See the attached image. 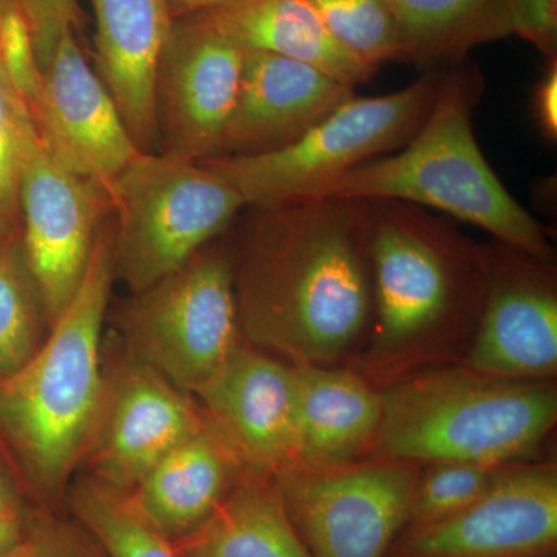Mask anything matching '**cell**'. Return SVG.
<instances>
[{
  "instance_id": "cell-1",
  "label": "cell",
  "mask_w": 557,
  "mask_h": 557,
  "mask_svg": "<svg viewBox=\"0 0 557 557\" xmlns=\"http://www.w3.org/2000/svg\"><path fill=\"white\" fill-rule=\"evenodd\" d=\"M233 240L242 338L293 366L333 368L373 324L369 200L247 207Z\"/></svg>"
},
{
  "instance_id": "cell-2",
  "label": "cell",
  "mask_w": 557,
  "mask_h": 557,
  "mask_svg": "<svg viewBox=\"0 0 557 557\" xmlns=\"http://www.w3.org/2000/svg\"><path fill=\"white\" fill-rule=\"evenodd\" d=\"M369 207L375 311L359 375L387 386L418 372L440 346L471 341L490 260L453 219L398 200Z\"/></svg>"
},
{
  "instance_id": "cell-3",
  "label": "cell",
  "mask_w": 557,
  "mask_h": 557,
  "mask_svg": "<svg viewBox=\"0 0 557 557\" xmlns=\"http://www.w3.org/2000/svg\"><path fill=\"white\" fill-rule=\"evenodd\" d=\"M115 277L112 214L102 222L75 296L38 350L0 379V432L38 507L62 512L89 446L102 392V324Z\"/></svg>"
},
{
  "instance_id": "cell-4",
  "label": "cell",
  "mask_w": 557,
  "mask_h": 557,
  "mask_svg": "<svg viewBox=\"0 0 557 557\" xmlns=\"http://www.w3.org/2000/svg\"><path fill=\"white\" fill-rule=\"evenodd\" d=\"M485 89V76L469 58L446 65L434 106L408 145L347 172L313 199L405 201L553 262L549 230L509 193L475 138L472 121Z\"/></svg>"
},
{
  "instance_id": "cell-5",
  "label": "cell",
  "mask_w": 557,
  "mask_h": 557,
  "mask_svg": "<svg viewBox=\"0 0 557 557\" xmlns=\"http://www.w3.org/2000/svg\"><path fill=\"white\" fill-rule=\"evenodd\" d=\"M379 391L370 456L384 460L507 467L534 453L557 420L548 381L494 379L465 366L418 370Z\"/></svg>"
},
{
  "instance_id": "cell-6",
  "label": "cell",
  "mask_w": 557,
  "mask_h": 557,
  "mask_svg": "<svg viewBox=\"0 0 557 557\" xmlns=\"http://www.w3.org/2000/svg\"><path fill=\"white\" fill-rule=\"evenodd\" d=\"M442 70H424L392 94L354 95L287 148L200 164L230 182L245 207L313 199L347 172L408 145L434 106Z\"/></svg>"
},
{
  "instance_id": "cell-7",
  "label": "cell",
  "mask_w": 557,
  "mask_h": 557,
  "mask_svg": "<svg viewBox=\"0 0 557 557\" xmlns=\"http://www.w3.org/2000/svg\"><path fill=\"white\" fill-rule=\"evenodd\" d=\"M109 197L115 274L134 295L182 269L247 208L214 171L161 152L139 153Z\"/></svg>"
},
{
  "instance_id": "cell-8",
  "label": "cell",
  "mask_w": 557,
  "mask_h": 557,
  "mask_svg": "<svg viewBox=\"0 0 557 557\" xmlns=\"http://www.w3.org/2000/svg\"><path fill=\"white\" fill-rule=\"evenodd\" d=\"M127 354L196 395L244 344L234 296L233 242H212L121 317Z\"/></svg>"
},
{
  "instance_id": "cell-9",
  "label": "cell",
  "mask_w": 557,
  "mask_h": 557,
  "mask_svg": "<svg viewBox=\"0 0 557 557\" xmlns=\"http://www.w3.org/2000/svg\"><path fill=\"white\" fill-rule=\"evenodd\" d=\"M420 465L369 458L276 475L285 508L313 557H386L408 522Z\"/></svg>"
},
{
  "instance_id": "cell-10",
  "label": "cell",
  "mask_w": 557,
  "mask_h": 557,
  "mask_svg": "<svg viewBox=\"0 0 557 557\" xmlns=\"http://www.w3.org/2000/svg\"><path fill=\"white\" fill-rule=\"evenodd\" d=\"M244 54L203 13L172 22L157 72L161 153L193 163L219 156L239 94Z\"/></svg>"
},
{
  "instance_id": "cell-11",
  "label": "cell",
  "mask_w": 557,
  "mask_h": 557,
  "mask_svg": "<svg viewBox=\"0 0 557 557\" xmlns=\"http://www.w3.org/2000/svg\"><path fill=\"white\" fill-rule=\"evenodd\" d=\"M555 465H507L467 508L403 528L386 557H556Z\"/></svg>"
},
{
  "instance_id": "cell-12",
  "label": "cell",
  "mask_w": 557,
  "mask_h": 557,
  "mask_svg": "<svg viewBox=\"0 0 557 557\" xmlns=\"http://www.w3.org/2000/svg\"><path fill=\"white\" fill-rule=\"evenodd\" d=\"M20 214L22 255L50 329L86 274L112 203L104 190L65 166L39 138L22 174Z\"/></svg>"
},
{
  "instance_id": "cell-13",
  "label": "cell",
  "mask_w": 557,
  "mask_h": 557,
  "mask_svg": "<svg viewBox=\"0 0 557 557\" xmlns=\"http://www.w3.org/2000/svg\"><path fill=\"white\" fill-rule=\"evenodd\" d=\"M127 354L104 370V392L83 463L87 478L129 494L178 443L199 431L207 412L193 398Z\"/></svg>"
},
{
  "instance_id": "cell-14",
  "label": "cell",
  "mask_w": 557,
  "mask_h": 557,
  "mask_svg": "<svg viewBox=\"0 0 557 557\" xmlns=\"http://www.w3.org/2000/svg\"><path fill=\"white\" fill-rule=\"evenodd\" d=\"M487 288L465 368L519 381H548L557 370V287L552 262L493 242Z\"/></svg>"
},
{
  "instance_id": "cell-15",
  "label": "cell",
  "mask_w": 557,
  "mask_h": 557,
  "mask_svg": "<svg viewBox=\"0 0 557 557\" xmlns=\"http://www.w3.org/2000/svg\"><path fill=\"white\" fill-rule=\"evenodd\" d=\"M30 113L44 146L108 196L121 172L143 152L84 57L75 30L62 33L51 51Z\"/></svg>"
},
{
  "instance_id": "cell-16",
  "label": "cell",
  "mask_w": 557,
  "mask_h": 557,
  "mask_svg": "<svg viewBox=\"0 0 557 557\" xmlns=\"http://www.w3.org/2000/svg\"><path fill=\"white\" fill-rule=\"evenodd\" d=\"M194 397L249 471L281 474L295 465V368L240 344Z\"/></svg>"
},
{
  "instance_id": "cell-17",
  "label": "cell",
  "mask_w": 557,
  "mask_h": 557,
  "mask_svg": "<svg viewBox=\"0 0 557 557\" xmlns=\"http://www.w3.org/2000/svg\"><path fill=\"white\" fill-rule=\"evenodd\" d=\"M354 95L355 89L309 64L245 50L239 94L218 157L287 148Z\"/></svg>"
},
{
  "instance_id": "cell-18",
  "label": "cell",
  "mask_w": 557,
  "mask_h": 557,
  "mask_svg": "<svg viewBox=\"0 0 557 557\" xmlns=\"http://www.w3.org/2000/svg\"><path fill=\"white\" fill-rule=\"evenodd\" d=\"M98 76L143 152L159 148L156 86L170 36V0H91Z\"/></svg>"
},
{
  "instance_id": "cell-19",
  "label": "cell",
  "mask_w": 557,
  "mask_h": 557,
  "mask_svg": "<svg viewBox=\"0 0 557 557\" xmlns=\"http://www.w3.org/2000/svg\"><path fill=\"white\" fill-rule=\"evenodd\" d=\"M248 471L230 440L207 416L129 494L135 511L171 542L188 536L225 500Z\"/></svg>"
},
{
  "instance_id": "cell-20",
  "label": "cell",
  "mask_w": 557,
  "mask_h": 557,
  "mask_svg": "<svg viewBox=\"0 0 557 557\" xmlns=\"http://www.w3.org/2000/svg\"><path fill=\"white\" fill-rule=\"evenodd\" d=\"M293 368L298 398L292 468L346 467L370 454L380 426L379 388L354 370L311 364Z\"/></svg>"
},
{
  "instance_id": "cell-21",
  "label": "cell",
  "mask_w": 557,
  "mask_h": 557,
  "mask_svg": "<svg viewBox=\"0 0 557 557\" xmlns=\"http://www.w3.org/2000/svg\"><path fill=\"white\" fill-rule=\"evenodd\" d=\"M200 13L242 49L304 62L351 89L379 73L332 35L309 0H231Z\"/></svg>"
},
{
  "instance_id": "cell-22",
  "label": "cell",
  "mask_w": 557,
  "mask_h": 557,
  "mask_svg": "<svg viewBox=\"0 0 557 557\" xmlns=\"http://www.w3.org/2000/svg\"><path fill=\"white\" fill-rule=\"evenodd\" d=\"M172 544L182 557H313L276 478L249 469L207 522Z\"/></svg>"
},
{
  "instance_id": "cell-23",
  "label": "cell",
  "mask_w": 557,
  "mask_h": 557,
  "mask_svg": "<svg viewBox=\"0 0 557 557\" xmlns=\"http://www.w3.org/2000/svg\"><path fill=\"white\" fill-rule=\"evenodd\" d=\"M408 62L424 70L467 60L472 50L512 36L509 0H387Z\"/></svg>"
},
{
  "instance_id": "cell-24",
  "label": "cell",
  "mask_w": 557,
  "mask_h": 557,
  "mask_svg": "<svg viewBox=\"0 0 557 557\" xmlns=\"http://www.w3.org/2000/svg\"><path fill=\"white\" fill-rule=\"evenodd\" d=\"M70 515L98 539L109 557H182L174 544L135 511L126 494L87 475L69 487Z\"/></svg>"
},
{
  "instance_id": "cell-25",
  "label": "cell",
  "mask_w": 557,
  "mask_h": 557,
  "mask_svg": "<svg viewBox=\"0 0 557 557\" xmlns=\"http://www.w3.org/2000/svg\"><path fill=\"white\" fill-rule=\"evenodd\" d=\"M42 322L47 324L46 313L27 263L0 242V379L16 372L38 350Z\"/></svg>"
},
{
  "instance_id": "cell-26",
  "label": "cell",
  "mask_w": 557,
  "mask_h": 557,
  "mask_svg": "<svg viewBox=\"0 0 557 557\" xmlns=\"http://www.w3.org/2000/svg\"><path fill=\"white\" fill-rule=\"evenodd\" d=\"M332 35L350 53L379 69L408 62V50L387 0H309Z\"/></svg>"
},
{
  "instance_id": "cell-27",
  "label": "cell",
  "mask_w": 557,
  "mask_h": 557,
  "mask_svg": "<svg viewBox=\"0 0 557 557\" xmlns=\"http://www.w3.org/2000/svg\"><path fill=\"white\" fill-rule=\"evenodd\" d=\"M38 143L30 110L0 65V242L9 240L20 222L22 174Z\"/></svg>"
},
{
  "instance_id": "cell-28",
  "label": "cell",
  "mask_w": 557,
  "mask_h": 557,
  "mask_svg": "<svg viewBox=\"0 0 557 557\" xmlns=\"http://www.w3.org/2000/svg\"><path fill=\"white\" fill-rule=\"evenodd\" d=\"M500 468L454 461L426 465L418 474L405 528L438 522L467 508L485 493Z\"/></svg>"
},
{
  "instance_id": "cell-29",
  "label": "cell",
  "mask_w": 557,
  "mask_h": 557,
  "mask_svg": "<svg viewBox=\"0 0 557 557\" xmlns=\"http://www.w3.org/2000/svg\"><path fill=\"white\" fill-rule=\"evenodd\" d=\"M2 557H109L98 539L75 518L36 507L20 544Z\"/></svg>"
},
{
  "instance_id": "cell-30",
  "label": "cell",
  "mask_w": 557,
  "mask_h": 557,
  "mask_svg": "<svg viewBox=\"0 0 557 557\" xmlns=\"http://www.w3.org/2000/svg\"><path fill=\"white\" fill-rule=\"evenodd\" d=\"M0 65L30 110L42 86V69L22 9L11 10L0 20Z\"/></svg>"
},
{
  "instance_id": "cell-31",
  "label": "cell",
  "mask_w": 557,
  "mask_h": 557,
  "mask_svg": "<svg viewBox=\"0 0 557 557\" xmlns=\"http://www.w3.org/2000/svg\"><path fill=\"white\" fill-rule=\"evenodd\" d=\"M22 10L30 25L40 69L49 61L62 33L79 30L83 25L78 0H22Z\"/></svg>"
},
{
  "instance_id": "cell-32",
  "label": "cell",
  "mask_w": 557,
  "mask_h": 557,
  "mask_svg": "<svg viewBox=\"0 0 557 557\" xmlns=\"http://www.w3.org/2000/svg\"><path fill=\"white\" fill-rule=\"evenodd\" d=\"M512 36H519L547 60L557 54V0H509Z\"/></svg>"
},
{
  "instance_id": "cell-33",
  "label": "cell",
  "mask_w": 557,
  "mask_h": 557,
  "mask_svg": "<svg viewBox=\"0 0 557 557\" xmlns=\"http://www.w3.org/2000/svg\"><path fill=\"white\" fill-rule=\"evenodd\" d=\"M534 121L539 131L548 141L557 138V57L548 60L547 70L533 91Z\"/></svg>"
},
{
  "instance_id": "cell-34",
  "label": "cell",
  "mask_w": 557,
  "mask_h": 557,
  "mask_svg": "<svg viewBox=\"0 0 557 557\" xmlns=\"http://www.w3.org/2000/svg\"><path fill=\"white\" fill-rule=\"evenodd\" d=\"M30 511L28 507L0 509V557L20 544L27 530Z\"/></svg>"
},
{
  "instance_id": "cell-35",
  "label": "cell",
  "mask_w": 557,
  "mask_h": 557,
  "mask_svg": "<svg viewBox=\"0 0 557 557\" xmlns=\"http://www.w3.org/2000/svg\"><path fill=\"white\" fill-rule=\"evenodd\" d=\"M231 2V0H170L171 13L174 20L188 14L200 13L222 5V3Z\"/></svg>"
},
{
  "instance_id": "cell-36",
  "label": "cell",
  "mask_w": 557,
  "mask_h": 557,
  "mask_svg": "<svg viewBox=\"0 0 557 557\" xmlns=\"http://www.w3.org/2000/svg\"><path fill=\"white\" fill-rule=\"evenodd\" d=\"M20 490L0 468V509L24 508Z\"/></svg>"
},
{
  "instance_id": "cell-37",
  "label": "cell",
  "mask_w": 557,
  "mask_h": 557,
  "mask_svg": "<svg viewBox=\"0 0 557 557\" xmlns=\"http://www.w3.org/2000/svg\"><path fill=\"white\" fill-rule=\"evenodd\" d=\"M14 9H22V0H0V20Z\"/></svg>"
}]
</instances>
